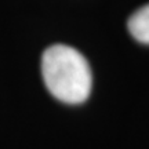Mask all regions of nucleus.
Here are the masks:
<instances>
[{"mask_svg": "<svg viewBox=\"0 0 149 149\" xmlns=\"http://www.w3.org/2000/svg\"><path fill=\"white\" fill-rule=\"evenodd\" d=\"M42 74L50 94L69 105L84 102L91 93L93 73L84 55L66 44H54L42 57Z\"/></svg>", "mask_w": 149, "mask_h": 149, "instance_id": "obj_1", "label": "nucleus"}, {"mask_svg": "<svg viewBox=\"0 0 149 149\" xmlns=\"http://www.w3.org/2000/svg\"><path fill=\"white\" fill-rule=\"evenodd\" d=\"M127 28L137 42L149 44V3L138 8L128 18Z\"/></svg>", "mask_w": 149, "mask_h": 149, "instance_id": "obj_2", "label": "nucleus"}]
</instances>
